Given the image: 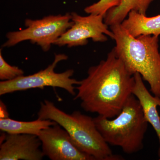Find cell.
Segmentation results:
<instances>
[{
    "label": "cell",
    "mask_w": 160,
    "mask_h": 160,
    "mask_svg": "<svg viewBox=\"0 0 160 160\" xmlns=\"http://www.w3.org/2000/svg\"><path fill=\"white\" fill-rule=\"evenodd\" d=\"M153 0H123L120 5L108 10L104 22L108 26L121 24L132 10L146 15L149 5Z\"/></svg>",
    "instance_id": "13"
},
{
    "label": "cell",
    "mask_w": 160,
    "mask_h": 160,
    "mask_svg": "<svg viewBox=\"0 0 160 160\" xmlns=\"http://www.w3.org/2000/svg\"><path fill=\"white\" fill-rule=\"evenodd\" d=\"M44 156L51 160H95L81 151L67 131L58 124L41 130L38 135Z\"/></svg>",
    "instance_id": "8"
},
{
    "label": "cell",
    "mask_w": 160,
    "mask_h": 160,
    "mask_svg": "<svg viewBox=\"0 0 160 160\" xmlns=\"http://www.w3.org/2000/svg\"><path fill=\"white\" fill-rule=\"evenodd\" d=\"M73 24L71 13L47 16L40 19H26V29L9 32L2 47H11L26 41L40 46L43 51H49L51 45Z\"/></svg>",
    "instance_id": "5"
},
{
    "label": "cell",
    "mask_w": 160,
    "mask_h": 160,
    "mask_svg": "<svg viewBox=\"0 0 160 160\" xmlns=\"http://www.w3.org/2000/svg\"><path fill=\"white\" fill-rule=\"evenodd\" d=\"M22 69L16 66H12L5 61L2 50L0 51V79L2 81H10L24 75Z\"/></svg>",
    "instance_id": "15"
},
{
    "label": "cell",
    "mask_w": 160,
    "mask_h": 160,
    "mask_svg": "<svg viewBox=\"0 0 160 160\" xmlns=\"http://www.w3.org/2000/svg\"><path fill=\"white\" fill-rule=\"evenodd\" d=\"M159 160H160V158H159Z\"/></svg>",
    "instance_id": "16"
},
{
    "label": "cell",
    "mask_w": 160,
    "mask_h": 160,
    "mask_svg": "<svg viewBox=\"0 0 160 160\" xmlns=\"http://www.w3.org/2000/svg\"><path fill=\"white\" fill-rule=\"evenodd\" d=\"M114 34L115 52L131 74L139 73L160 98V52L158 37L132 36L121 24L110 26Z\"/></svg>",
    "instance_id": "2"
},
{
    "label": "cell",
    "mask_w": 160,
    "mask_h": 160,
    "mask_svg": "<svg viewBox=\"0 0 160 160\" xmlns=\"http://www.w3.org/2000/svg\"><path fill=\"white\" fill-rule=\"evenodd\" d=\"M121 25L134 38L142 35L158 37L160 35V14L147 17L146 15L132 10Z\"/></svg>",
    "instance_id": "11"
},
{
    "label": "cell",
    "mask_w": 160,
    "mask_h": 160,
    "mask_svg": "<svg viewBox=\"0 0 160 160\" xmlns=\"http://www.w3.org/2000/svg\"><path fill=\"white\" fill-rule=\"evenodd\" d=\"M38 118L53 121L65 129L72 142L81 151L95 160H121L114 155L98 130L93 118L79 111L68 114L49 100L41 102Z\"/></svg>",
    "instance_id": "3"
},
{
    "label": "cell",
    "mask_w": 160,
    "mask_h": 160,
    "mask_svg": "<svg viewBox=\"0 0 160 160\" xmlns=\"http://www.w3.org/2000/svg\"><path fill=\"white\" fill-rule=\"evenodd\" d=\"M93 119L98 130L109 145L119 146L128 154L136 153L143 149L149 123L134 95L129 97L114 119L98 115Z\"/></svg>",
    "instance_id": "4"
},
{
    "label": "cell",
    "mask_w": 160,
    "mask_h": 160,
    "mask_svg": "<svg viewBox=\"0 0 160 160\" xmlns=\"http://www.w3.org/2000/svg\"><path fill=\"white\" fill-rule=\"evenodd\" d=\"M57 124L49 120L38 118L31 122H22L9 118H0V129L9 134H31L38 136L41 130Z\"/></svg>",
    "instance_id": "12"
},
{
    "label": "cell",
    "mask_w": 160,
    "mask_h": 160,
    "mask_svg": "<svg viewBox=\"0 0 160 160\" xmlns=\"http://www.w3.org/2000/svg\"><path fill=\"white\" fill-rule=\"evenodd\" d=\"M67 59L68 56L66 54H55L53 62L43 70L33 74L22 76L10 81H1L0 95L29 89L52 87L62 88L72 95L75 96L74 86L79 85L80 81L72 78L74 73V70L69 69L61 73L54 71L60 62Z\"/></svg>",
    "instance_id": "6"
},
{
    "label": "cell",
    "mask_w": 160,
    "mask_h": 160,
    "mask_svg": "<svg viewBox=\"0 0 160 160\" xmlns=\"http://www.w3.org/2000/svg\"><path fill=\"white\" fill-rule=\"evenodd\" d=\"M123 0H99L97 2L87 6L84 11L88 14L101 15L105 17L108 10L121 4Z\"/></svg>",
    "instance_id": "14"
},
{
    "label": "cell",
    "mask_w": 160,
    "mask_h": 160,
    "mask_svg": "<svg viewBox=\"0 0 160 160\" xmlns=\"http://www.w3.org/2000/svg\"><path fill=\"white\" fill-rule=\"evenodd\" d=\"M71 14L73 24L53 45L71 48L87 45L89 39L103 42L108 40L107 36L113 39L114 34L104 22L103 16L90 14L82 16L75 12Z\"/></svg>",
    "instance_id": "7"
},
{
    "label": "cell",
    "mask_w": 160,
    "mask_h": 160,
    "mask_svg": "<svg viewBox=\"0 0 160 160\" xmlns=\"http://www.w3.org/2000/svg\"><path fill=\"white\" fill-rule=\"evenodd\" d=\"M134 75L126 69L112 49L105 60L91 66L76 88L75 100L84 110L108 118L119 114L132 94Z\"/></svg>",
    "instance_id": "1"
},
{
    "label": "cell",
    "mask_w": 160,
    "mask_h": 160,
    "mask_svg": "<svg viewBox=\"0 0 160 160\" xmlns=\"http://www.w3.org/2000/svg\"><path fill=\"white\" fill-rule=\"evenodd\" d=\"M134 77L132 93L138 100L146 121L156 132L159 143L158 155L160 158V117L157 109L158 106L160 107V98L148 91L139 73H135Z\"/></svg>",
    "instance_id": "10"
},
{
    "label": "cell",
    "mask_w": 160,
    "mask_h": 160,
    "mask_svg": "<svg viewBox=\"0 0 160 160\" xmlns=\"http://www.w3.org/2000/svg\"><path fill=\"white\" fill-rule=\"evenodd\" d=\"M1 138V160H41L44 157L38 136L6 133Z\"/></svg>",
    "instance_id": "9"
}]
</instances>
